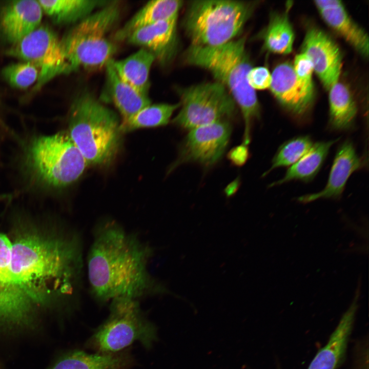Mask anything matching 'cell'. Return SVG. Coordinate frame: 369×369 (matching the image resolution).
Returning <instances> with one entry per match:
<instances>
[{
  "mask_svg": "<svg viewBox=\"0 0 369 369\" xmlns=\"http://www.w3.org/2000/svg\"><path fill=\"white\" fill-rule=\"evenodd\" d=\"M27 169L41 186L60 188L77 180L87 165L68 132L35 138L26 155Z\"/></svg>",
  "mask_w": 369,
  "mask_h": 369,
  "instance_id": "52a82bcc",
  "label": "cell"
},
{
  "mask_svg": "<svg viewBox=\"0 0 369 369\" xmlns=\"http://www.w3.org/2000/svg\"><path fill=\"white\" fill-rule=\"evenodd\" d=\"M119 4L111 1L76 23L61 39L69 72L106 66L117 51L108 37L120 15Z\"/></svg>",
  "mask_w": 369,
  "mask_h": 369,
  "instance_id": "5b68a950",
  "label": "cell"
},
{
  "mask_svg": "<svg viewBox=\"0 0 369 369\" xmlns=\"http://www.w3.org/2000/svg\"><path fill=\"white\" fill-rule=\"evenodd\" d=\"M2 75L12 87L24 89L37 81L39 70L31 63L23 61L7 66L2 70Z\"/></svg>",
  "mask_w": 369,
  "mask_h": 369,
  "instance_id": "f1b7e54d",
  "label": "cell"
},
{
  "mask_svg": "<svg viewBox=\"0 0 369 369\" xmlns=\"http://www.w3.org/2000/svg\"><path fill=\"white\" fill-rule=\"evenodd\" d=\"M289 8L284 13L272 15L262 34L264 48L272 53L287 54L293 50L295 33L288 15Z\"/></svg>",
  "mask_w": 369,
  "mask_h": 369,
  "instance_id": "484cf974",
  "label": "cell"
},
{
  "mask_svg": "<svg viewBox=\"0 0 369 369\" xmlns=\"http://www.w3.org/2000/svg\"><path fill=\"white\" fill-rule=\"evenodd\" d=\"M107 89L110 99L122 117V120L133 116L151 104L148 95L142 94L122 80L111 60L106 66Z\"/></svg>",
  "mask_w": 369,
  "mask_h": 369,
  "instance_id": "d6986e66",
  "label": "cell"
},
{
  "mask_svg": "<svg viewBox=\"0 0 369 369\" xmlns=\"http://www.w3.org/2000/svg\"><path fill=\"white\" fill-rule=\"evenodd\" d=\"M43 9L38 1L8 2L0 10V34L13 45L29 34L40 25Z\"/></svg>",
  "mask_w": 369,
  "mask_h": 369,
  "instance_id": "5bb4252c",
  "label": "cell"
},
{
  "mask_svg": "<svg viewBox=\"0 0 369 369\" xmlns=\"http://www.w3.org/2000/svg\"><path fill=\"white\" fill-rule=\"evenodd\" d=\"M157 338L156 328L144 315L138 300L121 297L111 301L109 316L89 345L104 353H112L137 341L150 348Z\"/></svg>",
  "mask_w": 369,
  "mask_h": 369,
  "instance_id": "ba28073f",
  "label": "cell"
},
{
  "mask_svg": "<svg viewBox=\"0 0 369 369\" xmlns=\"http://www.w3.org/2000/svg\"><path fill=\"white\" fill-rule=\"evenodd\" d=\"M301 53L309 58L314 72L326 90L339 81L342 55L338 45L327 33L316 27L308 29Z\"/></svg>",
  "mask_w": 369,
  "mask_h": 369,
  "instance_id": "7c38bea8",
  "label": "cell"
},
{
  "mask_svg": "<svg viewBox=\"0 0 369 369\" xmlns=\"http://www.w3.org/2000/svg\"><path fill=\"white\" fill-rule=\"evenodd\" d=\"M246 38L241 37L213 47L191 45L184 52V62L208 70L216 81L223 85L239 107L244 122L243 144L251 140L252 126L260 119V106L247 75L252 68L245 48Z\"/></svg>",
  "mask_w": 369,
  "mask_h": 369,
  "instance_id": "3957f363",
  "label": "cell"
},
{
  "mask_svg": "<svg viewBox=\"0 0 369 369\" xmlns=\"http://www.w3.org/2000/svg\"><path fill=\"white\" fill-rule=\"evenodd\" d=\"M10 280L0 296V336L36 333L43 311L79 300L84 261L73 228L24 232L12 242Z\"/></svg>",
  "mask_w": 369,
  "mask_h": 369,
  "instance_id": "6da1fadb",
  "label": "cell"
},
{
  "mask_svg": "<svg viewBox=\"0 0 369 369\" xmlns=\"http://www.w3.org/2000/svg\"><path fill=\"white\" fill-rule=\"evenodd\" d=\"M270 89L280 105L291 115L301 119L311 110L314 90L297 77L293 65L288 62L278 65L271 73Z\"/></svg>",
  "mask_w": 369,
  "mask_h": 369,
  "instance_id": "4fadbf2b",
  "label": "cell"
},
{
  "mask_svg": "<svg viewBox=\"0 0 369 369\" xmlns=\"http://www.w3.org/2000/svg\"><path fill=\"white\" fill-rule=\"evenodd\" d=\"M180 111L173 122L188 130L227 120L235 112L236 102L219 82L204 83L178 90Z\"/></svg>",
  "mask_w": 369,
  "mask_h": 369,
  "instance_id": "9c48e42d",
  "label": "cell"
},
{
  "mask_svg": "<svg viewBox=\"0 0 369 369\" xmlns=\"http://www.w3.org/2000/svg\"><path fill=\"white\" fill-rule=\"evenodd\" d=\"M356 303L344 313L327 343L317 353L308 369H336L345 353L354 321Z\"/></svg>",
  "mask_w": 369,
  "mask_h": 369,
  "instance_id": "e0dca14e",
  "label": "cell"
},
{
  "mask_svg": "<svg viewBox=\"0 0 369 369\" xmlns=\"http://www.w3.org/2000/svg\"><path fill=\"white\" fill-rule=\"evenodd\" d=\"M183 3L179 0L148 2L115 32L114 40H126L132 32L140 28L177 17Z\"/></svg>",
  "mask_w": 369,
  "mask_h": 369,
  "instance_id": "ac0fdd59",
  "label": "cell"
},
{
  "mask_svg": "<svg viewBox=\"0 0 369 369\" xmlns=\"http://www.w3.org/2000/svg\"><path fill=\"white\" fill-rule=\"evenodd\" d=\"M156 57L149 50L140 49L121 60H111L119 77L139 93L148 95L149 75Z\"/></svg>",
  "mask_w": 369,
  "mask_h": 369,
  "instance_id": "7402d4cb",
  "label": "cell"
},
{
  "mask_svg": "<svg viewBox=\"0 0 369 369\" xmlns=\"http://www.w3.org/2000/svg\"><path fill=\"white\" fill-rule=\"evenodd\" d=\"M361 157L350 140L344 141L336 153L327 183L320 191L299 197L297 200L308 203L321 198H338L342 194L351 175L363 166Z\"/></svg>",
  "mask_w": 369,
  "mask_h": 369,
  "instance_id": "9a60e30c",
  "label": "cell"
},
{
  "mask_svg": "<svg viewBox=\"0 0 369 369\" xmlns=\"http://www.w3.org/2000/svg\"><path fill=\"white\" fill-rule=\"evenodd\" d=\"M180 107V102L175 104H151L129 119L122 120L119 125L120 132L166 125L169 122L173 112Z\"/></svg>",
  "mask_w": 369,
  "mask_h": 369,
  "instance_id": "4316f807",
  "label": "cell"
},
{
  "mask_svg": "<svg viewBox=\"0 0 369 369\" xmlns=\"http://www.w3.org/2000/svg\"><path fill=\"white\" fill-rule=\"evenodd\" d=\"M68 124V133L87 164L104 163L114 155L120 124L115 113L92 94L85 92L75 99Z\"/></svg>",
  "mask_w": 369,
  "mask_h": 369,
  "instance_id": "277c9868",
  "label": "cell"
},
{
  "mask_svg": "<svg viewBox=\"0 0 369 369\" xmlns=\"http://www.w3.org/2000/svg\"><path fill=\"white\" fill-rule=\"evenodd\" d=\"M12 243L0 233V296L10 280Z\"/></svg>",
  "mask_w": 369,
  "mask_h": 369,
  "instance_id": "f546056e",
  "label": "cell"
},
{
  "mask_svg": "<svg viewBox=\"0 0 369 369\" xmlns=\"http://www.w3.org/2000/svg\"><path fill=\"white\" fill-rule=\"evenodd\" d=\"M328 91L329 128L338 131L352 129L355 125L357 107L348 87L339 81Z\"/></svg>",
  "mask_w": 369,
  "mask_h": 369,
  "instance_id": "cb8c5ba5",
  "label": "cell"
},
{
  "mask_svg": "<svg viewBox=\"0 0 369 369\" xmlns=\"http://www.w3.org/2000/svg\"><path fill=\"white\" fill-rule=\"evenodd\" d=\"M249 85L254 90L269 88L271 84V73L264 67L252 68L247 75Z\"/></svg>",
  "mask_w": 369,
  "mask_h": 369,
  "instance_id": "1f68e13d",
  "label": "cell"
},
{
  "mask_svg": "<svg viewBox=\"0 0 369 369\" xmlns=\"http://www.w3.org/2000/svg\"><path fill=\"white\" fill-rule=\"evenodd\" d=\"M255 2L201 0L191 2L183 20L191 45L213 47L233 40L252 16Z\"/></svg>",
  "mask_w": 369,
  "mask_h": 369,
  "instance_id": "8992f818",
  "label": "cell"
},
{
  "mask_svg": "<svg viewBox=\"0 0 369 369\" xmlns=\"http://www.w3.org/2000/svg\"><path fill=\"white\" fill-rule=\"evenodd\" d=\"M339 139L313 144L308 152L287 170L282 178L272 183L270 187L281 185L293 180L307 182L313 180L321 168L331 147Z\"/></svg>",
  "mask_w": 369,
  "mask_h": 369,
  "instance_id": "603a6c76",
  "label": "cell"
},
{
  "mask_svg": "<svg viewBox=\"0 0 369 369\" xmlns=\"http://www.w3.org/2000/svg\"><path fill=\"white\" fill-rule=\"evenodd\" d=\"M319 12L330 27L343 38L363 57H368V34L353 19L342 3L336 7Z\"/></svg>",
  "mask_w": 369,
  "mask_h": 369,
  "instance_id": "44dd1931",
  "label": "cell"
},
{
  "mask_svg": "<svg viewBox=\"0 0 369 369\" xmlns=\"http://www.w3.org/2000/svg\"><path fill=\"white\" fill-rule=\"evenodd\" d=\"M177 16L140 28L126 41L152 52L163 62L173 56L176 46Z\"/></svg>",
  "mask_w": 369,
  "mask_h": 369,
  "instance_id": "2e32d148",
  "label": "cell"
},
{
  "mask_svg": "<svg viewBox=\"0 0 369 369\" xmlns=\"http://www.w3.org/2000/svg\"><path fill=\"white\" fill-rule=\"evenodd\" d=\"M297 78L308 87L314 89L313 82V65L309 58L303 53L297 54L293 64Z\"/></svg>",
  "mask_w": 369,
  "mask_h": 369,
  "instance_id": "4dcf8cb0",
  "label": "cell"
},
{
  "mask_svg": "<svg viewBox=\"0 0 369 369\" xmlns=\"http://www.w3.org/2000/svg\"><path fill=\"white\" fill-rule=\"evenodd\" d=\"M131 362L127 355L73 351L61 355L47 369H128Z\"/></svg>",
  "mask_w": 369,
  "mask_h": 369,
  "instance_id": "ffe728a7",
  "label": "cell"
},
{
  "mask_svg": "<svg viewBox=\"0 0 369 369\" xmlns=\"http://www.w3.org/2000/svg\"><path fill=\"white\" fill-rule=\"evenodd\" d=\"M313 144L308 135L298 136L286 140L277 150L271 167L264 175L277 168L291 166L308 152Z\"/></svg>",
  "mask_w": 369,
  "mask_h": 369,
  "instance_id": "83f0119b",
  "label": "cell"
},
{
  "mask_svg": "<svg viewBox=\"0 0 369 369\" xmlns=\"http://www.w3.org/2000/svg\"><path fill=\"white\" fill-rule=\"evenodd\" d=\"M6 53L23 61L31 63L39 69L36 89L59 75L70 73L61 40L46 26L39 25L11 45Z\"/></svg>",
  "mask_w": 369,
  "mask_h": 369,
  "instance_id": "30bf717a",
  "label": "cell"
},
{
  "mask_svg": "<svg viewBox=\"0 0 369 369\" xmlns=\"http://www.w3.org/2000/svg\"><path fill=\"white\" fill-rule=\"evenodd\" d=\"M248 145L242 144L232 149L228 154V157L235 166L241 167L245 163L249 152Z\"/></svg>",
  "mask_w": 369,
  "mask_h": 369,
  "instance_id": "d6a6232c",
  "label": "cell"
},
{
  "mask_svg": "<svg viewBox=\"0 0 369 369\" xmlns=\"http://www.w3.org/2000/svg\"><path fill=\"white\" fill-rule=\"evenodd\" d=\"M238 181L235 180L231 183L225 189V193L228 196L233 195L238 189Z\"/></svg>",
  "mask_w": 369,
  "mask_h": 369,
  "instance_id": "836d02e7",
  "label": "cell"
},
{
  "mask_svg": "<svg viewBox=\"0 0 369 369\" xmlns=\"http://www.w3.org/2000/svg\"><path fill=\"white\" fill-rule=\"evenodd\" d=\"M231 132L232 127L228 120L191 130L182 142L171 169L187 162H197L206 166L216 163L227 147Z\"/></svg>",
  "mask_w": 369,
  "mask_h": 369,
  "instance_id": "8fae6325",
  "label": "cell"
},
{
  "mask_svg": "<svg viewBox=\"0 0 369 369\" xmlns=\"http://www.w3.org/2000/svg\"><path fill=\"white\" fill-rule=\"evenodd\" d=\"M6 128L5 127V125H4V122L2 121V119L0 116V134L3 132L2 130L5 129Z\"/></svg>",
  "mask_w": 369,
  "mask_h": 369,
  "instance_id": "e575fe53",
  "label": "cell"
},
{
  "mask_svg": "<svg viewBox=\"0 0 369 369\" xmlns=\"http://www.w3.org/2000/svg\"><path fill=\"white\" fill-rule=\"evenodd\" d=\"M43 12L57 24L77 23L97 7L111 1L94 0H38Z\"/></svg>",
  "mask_w": 369,
  "mask_h": 369,
  "instance_id": "d4e9b609",
  "label": "cell"
},
{
  "mask_svg": "<svg viewBox=\"0 0 369 369\" xmlns=\"http://www.w3.org/2000/svg\"><path fill=\"white\" fill-rule=\"evenodd\" d=\"M154 252L138 234L128 231L115 220L98 222L86 260L92 296L104 303L121 297L138 300L171 294L149 271Z\"/></svg>",
  "mask_w": 369,
  "mask_h": 369,
  "instance_id": "7a4b0ae2",
  "label": "cell"
}]
</instances>
